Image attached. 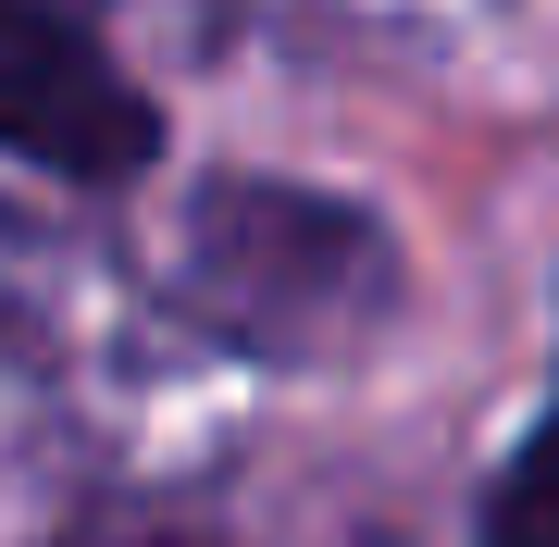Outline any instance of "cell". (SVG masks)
Masks as SVG:
<instances>
[{
  "label": "cell",
  "instance_id": "2",
  "mask_svg": "<svg viewBox=\"0 0 559 547\" xmlns=\"http://www.w3.org/2000/svg\"><path fill=\"white\" fill-rule=\"evenodd\" d=\"M150 100L100 62L87 25L38 13V0H0V150L50 175H138L150 163Z\"/></svg>",
  "mask_w": 559,
  "mask_h": 547
},
{
  "label": "cell",
  "instance_id": "1",
  "mask_svg": "<svg viewBox=\"0 0 559 547\" xmlns=\"http://www.w3.org/2000/svg\"><path fill=\"white\" fill-rule=\"evenodd\" d=\"M200 299L224 311V336L249 348H311L360 324L385 299V249L373 224L336 200H286V187H212L200 200Z\"/></svg>",
  "mask_w": 559,
  "mask_h": 547
},
{
  "label": "cell",
  "instance_id": "3",
  "mask_svg": "<svg viewBox=\"0 0 559 547\" xmlns=\"http://www.w3.org/2000/svg\"><path fill=\"white\" fill-rule=\"evenodd\" d=\"M485 535H498V547H559V424L498 473V510H485Z\"/></svg>",
  "mask_w": 559,
  "mask_h": 547
},
{
  "label": "cell",
  "instance_id": "4",
  "mask_svg": "<svg viewBox=\"0 0 559 547\" xmlns=\"http://www.w3.org/2000/svg\"><path fill=\"white\" fill-rule=\"evenodd\" d=\"M75 547H187V535H162V523H100V535H75Z\"/></svg>",
  "mask_w": 559,
  "mask_h": 547
}]
</instances>
